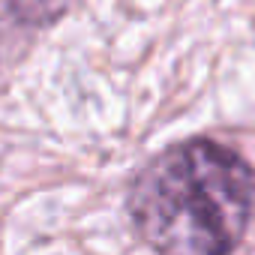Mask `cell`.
<instances>
[{
	"label": "cell",
	"instance_id": "obj_1",
	"mask_svg": "<svg viewBox=\"0 0 255 255\" xmlns=\"http://www.w3.org/2000/svg\"><path fill=\"white\" fill-rule=\"evenodd\" d=\"M252 210V165L210 138L162 150L129 192L132 225L156 255H231Z\"/></svg>",
	"mask_w": 255,
	"mask_h": 255
}]
</instances>
